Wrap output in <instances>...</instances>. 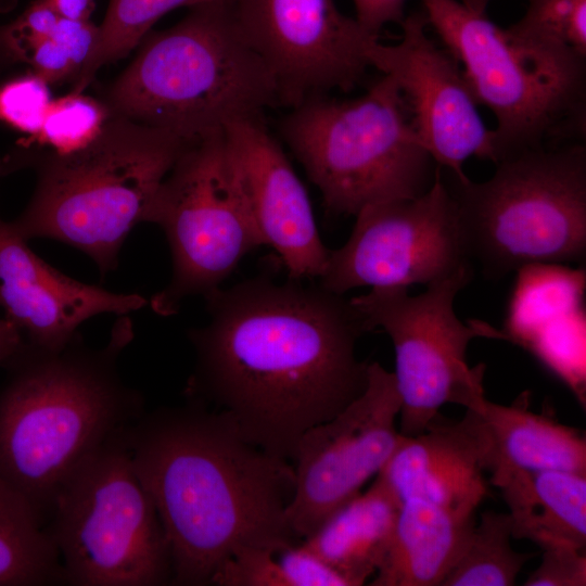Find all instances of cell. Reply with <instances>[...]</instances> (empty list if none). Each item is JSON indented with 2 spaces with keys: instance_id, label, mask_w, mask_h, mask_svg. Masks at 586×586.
Instances as JSON below:
<instances>
[{
  "instance_id": "obj_1",
  "label": "cell",
  "mask_w": 586,
  "mask_h": 586,
  "mask_svg": "<svg viewBox=\"0 0 586 586\" xmlns=\"http://www.w3.org/2000/svg\"><path fill=\"white\" fill-rule=\"evenodd\" d=\"M203 297L208 320L187 332L195 361L184 394L267 453L292 461L308 429L366 390L356 346L369 330L344 295L260 276Z\"/></svg>"
},
{
  "instance_id": "obj_2",
  "label": "cell",
  "mask_w": 586,
  "mask_h": 586,
  "mask_svg": "<svg viewBox=\"0 0 586 586\" xmlns=\"http://www.w3.org/2000/svg\"><path fill=\"white\" fill-rule=\"evenodd\" d=\"M124 436L169 544L171 585H212L242 548L277 555L302 543L286 518L292 461L247 441L224 412L188 400L143 412Z\"/></svg>"
},
{
  "instance_id": "obj_3",
  "label": "cell",
  "mask_w": 586,
  "mask_h": 586,
  "mask_svg": "<svg viewBox=\"0 0 586 586\" xmlns=\"http://www.w3.org/2000/svg\"><path fill=\"white\" fill-rule=\"evenodd\" d=\"M135 336L127 315L92 348L77 334L61 351L28 344L8 362L0 392V476L22 492L44 522L71 474L113 434L143 412L118 358Z\"/></svg>"
},
{
  "instance_id": "obj_4",
  "label": "cell",
  "mask_w": 586,
  "mask_h": 586,
  "mask_svg": "<svg viewBox=\"0 0 586 586\" xmlns=\"http://www.w3.org/2000/svg\"><path fill=\"white\" fill-rule=\"evenodd\" d=\"M143 39L104 92L109 117L193 141L280 104L275 79L244 37L229 0L191 7L177 24Z\"/></svg>"
},
{
  "instance_id": "obj_5",
  "label": "cell",
  "mask_w": 586,
  "mask_h": 586,
  "mask_svg": "<svg viewBox=\"0 0 586 586\" xmlns=\"http://www.w3.org/2000/svg\"><path fill=\"white\" fill-rule=\"evenodd\" d=\"M169 131L109 117L88 145L66 154L26 157L37 178L23 213L12 221L29 241L51 239L93 260L101 277L118 267L119 252L189 143Z\"/></svg>"
},
{
  "instance_id": "obj_6",
  "label": "cell",
  "mask_w": 586,
  "mask_h": 586,
  "mask_svg": "<svg viewBox=\"0 0 586 586\" xmlns=\"http://www.w3.org/2000/svg\"><path fill=\"white\" fill-rule=\"evenodd\" d=\"M279 130L333 216H355L368 205L419 196L440 168L421 144L400 90L386 75L354 99L328 93L306 98L290 109Z\"/></svg>"
},
{
  "instance_id": "obj_7",
  "label": "cell",
  "mask_w": 586,
  "mask_h": 586,
  "mask_svg": "<svg viewBox=\"0 0 586 586\" xmlns=\"http://www.w3.org/2000/svg\"><path fill=\"white\" fill-rule=\"evenodd\" d=\"M446 184L467 257L485 278L497 281L530 266L585 260L583 145L527 149L497 163L485 181L453 175Z\"/></svg>"
},
{
  "instance_id": "obj_8",
  "label": "cell",
  "mask_w": 586,
  "mask_h": 586,
  "mask_svg": "<svg viewBox=\"0 0 586 586\" xmlns=\"http://www.w3.org/2000/svg\"><path fill=\"white\" fill-rule=\"evenodd\" d=\"M477 104L496 118L500 161L585 129V58L501 28L459 0H420Z\"/></svg>"
},
{
  "instance_id": "obj_9",
  "label": "cell",
  "mask_w": 586,
  "mask_h": 586,
  "mask_svg": "<svg viewBox=\"0 0 586 586\" xmlns=\"http://www.w3.org/2000/svg\"><path fill=\"white\" fill-rule=\"evenodd\" d=\"M124 429L91 454L54 498L46 530L60 553L64 585L171 584L169 544L133 469Z\"/></svg>"
},
{
  "instance_id": "obj_10",
  "label": "cell",
  "mask_w": 586,
  "mask_h": 586,
  "mask_svg": "<svg viewBox=\"0 0 586 586\" xmlns=\"http://www.w3.org/2000/svg\"><path fill=\"white\" fill-rule=\"evenodd\" d=\"M145 222L164 232L171 278L149 304L163 317L206 295L264 245L225 131L190 141L161 183Z\"/></svg>"
},
{
  "instance_id": "obj_11",
  "label": "cell",
  "mask_w": 586,
  "mask_h": 586,
  "mask_svg": "<svg viewBox=\"0 0 586 586\" xmlns=\"http://www.w3.org/2000/svg\"><path fill=\"white\" fill-rule=\"evenodd\" d=\"M473 276L474 268L464 267L418 295L381 288L349 298L367 329L381 328L392 341L402 435L425 431L446 404L470 408L485 396V366L469 367L467 352L475 337L506 334L482 320L458 318L455 300Z\"/></svg>"
},
{
  "instance_id": "obj_12",
  "label": "cell",
  "mask_w": 586,
  "mask_h": 586,
  "mask_svg": "<svg viewBox=\"0 0 586 586\" xmlns=\"http://www.w3.org/2000/svg\"><path fill=\"white\" fill-rule=\"evenodd\" d=\"M347 241L330 250L318 284L344 295L360 288H405L473 267L460 235L455 201L440 167L423 194L368 205Z\"/></svg>"
},
{
  "instance_id": "obj_13",
  "label": "cell",
  "mask_w": 586,
  "mask_h": 586,
  "mask_svg": "<svg viewBox=\"0 0 586 586\" xmlns=\"http://www.w3.org/2000/svg\"><path fill=\"white\" fill-rule=\"evenodd\" d=\"M399 409L393 372L369 362L364 393L303 434L292 460L295 491L286 510L302 540L385 466L403 437L396 426Z\"/></svg>"
},
{
  "instance_id": "obj_14",
  "label": "cell",
  "mask_w": 586,
  "mask_h": 586,
  "mask_svg": "<svg viewBox=\"0 0 586 586\" xmlns=\"http://www.w3.org/2000/svg\"><path fill=\"white\" fill-rule=\"evenodd\" d=\"M235 20L275 79L280 104L348 91L370 66L373 37L335 0H229Z\"/></svg>"
},
{
  "instance_id": "obj_15",
  "label": "cell",
  "mask_w": 586,
  "mask_h": 586,
  "mask_svg": "<svg viewBox=\"0 0 586 586\" xmlns=\"http://www.w3.org/2000/svg\"><path fill=\"white\" fill-rule=\"evenodd\" d=\"M399 24L397 43L373 37L365 52L370 66L396 82L423 148L437 166L459 178L467 176L463 164L470 157L499 163L494 130L484 124L457 60L429 37L423 12Z\"/></svg>"
},
{
  "instance_id": "obj_16",
  "label": "cell",
  "mask_w": 586,
  "mask_h": 586,
  "mask_svg": "<svg viewBox=\"0 0 586 586\" xmlns=\"http://www.w3.org/2000/svg\"><path fill=\"white\" fill-rule=\"evenodd\" d=\"M225 135L264 245L278 253L290 279L319 278L330 250L281 144L262 117L237 120Z\"/></svg>"
},
{
  "instance_id": "obj_17",
  "label": "cell",
  "mask_w": 586,
  "mask_h": 586,
  "mask_svg": "<svg viewBox=\"0 0 586 586\" xmlns=\"http://www.w3.org/2000/svg\"><path fill=\"white\" fill-rule=\"evenodd\" d=\"M148 304L137 293L112 292L62 273L0 217V306L28 344L61 351L85 321L102 314L128 315Z\"/></svg>"
},
{
  "instance_id": "obj_18",
  "label": "cell",
  "mask_w": 586,
  "mask_h": 586,
  "mask_svg": "<svg viewBox=\"0 0 586 586\" xmlns=\"http://www.w3.org/2000/svg\"><path fill=\"white\" fill-rule=\"evenodd\" d=\"M484 471L479 418L467 408L458 421L438 416L422 433L403 435L377 477L399 502L419 499L474 514L489 494Z\"/></svg>"
},
{
  "instance_id": "obj_19",
  "label": "cell",
  "mask_w": 586,
  "mask_h": 586,
  "mask_svg": "<svg viewBox=\"0 0 586 586\" xmlns=\"http://www.w3.org/2000/svg\"><path fill=\"white\" fill-rule=\"evenodd\" d=\"M470 408L479 418L484 470L489 472L491 483L518 471L586 474L585 435L548 413L532 411L527 392L511 405L484 396Z\"/></svg>"
},
{
  "instance_id": "obj_20",
  "label": "cell",
  "mask_w": 586,
  "mask_h": 586,
  "mask_svg": "<svg viewBox=\"0 0 586 586\" xmlns=\"http://www.w3.org/2000/svg\"><path fill=\"white\" fill-rule=\"evenodd\" d=\"M464 514L419 499L400 502L372 586H442L474 525Z\"/></svg>"
},
{
  "instance_id": "obj_21",
  "label": "cell",
  "mask_w": 586,
  "mask_h": 586,
  "mask_svg": "<svg viewBox=\"0 0 586 586\" xmlns=\"http://www.w3.org/2000/svg\"><path fill=\"white\" fill-rule=\"evenodd\" d=\"M509 509L512 538L540 549L586 546V474L562 471H518L492 483Z\"/></svg>"
},
{
  "instance_id": "obj_22",
  "label": "cell",
  "mask_w": 586,
  "mask_h": 586,
  "mask_svg": "<svg viewBox=\"0 0 586 586\" xmlns=\"http://www.w3.org/2000/svg\"><path fill=\"white\" fill-rule=\"evenodd\" d=\"M400 502L375 476L371 486L328 517L303 544L349 586L371 579L381 566Z\"/></svg>"
},
{
  "instance_id": "obj_23",
  "label": "cell",
  "mask_w": 586,
  "mask_h": 586,
  "mask_svg": "<svg viewBox=\"0 0 586 586\" xmlns=\"http://www.w3.org/2000/svg\"><path fill=\"white\" fill-rule=\"evenodd\" d=\"M64 585L60 553L29 499L0 476V586Z\"/></svg>"
},
{
  "instance_id": "obj_24",
  "label": "cell",
  "mask_w": 586,
  "mask_h": 586,
  "mask_svg": "<svg viewBox=\"0 0 586 586\" xmlns=\"http://www.w3.org/2000/svg\"><path fill=\"white\" fill-rule=\"evenodd\" d=\"M508 512L484 511L442 586H511L534 553L512 548Z\"/></svg>"
},
{
  "instance_id": "obj_25",
  "label": "cell",
  "mask_w": 586,
  "mask_h": 586,
  "mask_svg": "<svg viewBox=\"0 0 586 586\" xmlns=\"http://www.w3.org/2000/svg\"><path fill=\"white\" fill-rule=\"evenodd\" d=\"M206 1L209 0H110L95 47L72 81L71 92H82L101 67L128 54L160 17L177 8Z\"/></svg>"
},
{
  "instance_id": "obj_26",
  "label": "cell",
  "mask_w": 586,
  "mask_h": 586,
  "mask_svg": "<svg viewBox=\"0 0 586 586\" xmlns=\"http://www.w3.org/2000/svg\"><path fill=\"white\" fill-rule=\"evenodd\" d=\"M99 26L90 20L61 16L53 33L40 40L23 63L49 84L76 78L98 39Z\"/></svg>"
},
{
  "instance_id": "obj_27",
  "label": "cell",
  "mask_w": 586,
  "mask_h": 586,
  "mask_svg": "<svg viewBox=\"0 0 586 586\" xmlns=\"http://www.w3.org/2000/svg\"><path fill=\"white\" fill-rule=\"evenodd\" d=\"M107 118L102 101L71 92L52 100L36 139L52 153H71L94 140Z\"/></svg>"
},
{
  "instance_id": "obj_28",
  "label": "cell",
  "mask_w": 586,
  "mask_h": 586,
  "mask_svg": "<svg viewBox=\"0 0 586 586\" xmlns=\"http://www.w3.org/2000/svg\"><path fill=\"white\" fill-rule=\"evenodd\" d=\"M513 34L586 56V0H528Z\"/></svg>"
},
{
  "instance_id": "obj_29",
  "label": "cell",
  "mask_w": 586,
  "mask_h": 586,
  "mask_svg": "<svg viewBox=\"0 0 586 586\" xmlns=\"http://www.w3.org/2000/svg\"><path fill=\"white\" fill-rule=\"evenodd\" d=\"M49 86L33 72L2 84L0 120L36 138L52 102Z\"/></svg>"
},
{
  "instance_id": "obj_30",
  "label": "cell",
  "mask_w": 586,
  "mask_h": 586,
  "mask_svg": "<svg viewBox=\"0 0 586 586\" xmlns=\"http://www.w3.org/2000/svg\"><path fill=\"white\" fill-rule=\"evenodd\" d=\"M218 586H289L276 553L263 548H242L227 559L213 578Z\"/></svg>"
},
{
  "instance_id": "obj_31",
  "label": "cell",
  "mask_w": 586,
  "mask_h": 586,
  "mask_svg": "<svg viewBox=\"0 0 586 586\" xmlns=\"http://www.w3.org/2000/svg\"><path fill=\"white\" fill-rule=\"evenodd\" d=\"M543 550L539 565L527 576L525 586H585L584 550L553 546Z\"/></svg>"
},
{
  "instance_id": "obj_32",
  "label": "cell",
  "mask_w": 586,
  "mask_h": 586,
  "mask_svg": "<svg viewBox=\"0 0 586 586\" xmlns=\"http://www.w3.org/2000/svg\"><path fill=\"white\" fill-rule=\"evenodd\" d=\"M289 586H349L348 582L302 543L278 552Z\"/></svg>"
},
{
  "instance_id": "obj_33",
  "label": "cell",
  "mask_w": 586,
  "mask_h": 586,
  "mask_svg": "<svg viewBox=\"0 0 586 586\" xmlns=\"http://www.w3.org/2000/svg\"><path fill=\"white\" fill-rule=\"evenodd\" d=\"M408 0H353L356 20L370 35L379 37L390 23H400Z\"/></svg>"
},
{
  "instance_id": "obj_34",
  "label": "cell",
  "mask_w": 586,
  "mask_h": 586,
  "mask_svg": "<svg viewBox=\"0 0 586 586\" xmlns=\"http://www.w3.org/2000/svg\"><path fill=\"white\" fill-rule=\"evenodd\" d=\"M25 339L8 318L0 319V364H8L24 346Z\"/></svg>"
},
{
  "instance_id": "obj_35",
  "label": "cell",
  "mask_w": 586,
  "mask_h": 586,
  "mask_svg": "<svg viewBox=\"0 0 586 586\" xmlns=\"http://www.w3.org/2000/svg\"><path fill=\"white\" fill-rule=\"evenodd\" d=\"M56 11L71 18L89 20L93 12L94 0H49Z\"/></svg>"
},
{
  "instance_id": "obj_36",
  "label": "cell",
  "mask_w": 586,
  "mask_h": 586,
  "mask_svg": "<svg viewBox=\"0 0 586 586\" xmlns=\"http://www.w3.org/2000/svg\"><path fill=\"white\" fill-rule=\"evenodd\" d=\"M462 4L472 11L486 13V9L492 0H459Z\"/></svg>"
},
{
  "instance_id": "obj_37",
  "label": "cell",
  "mask_w": 586,
  "mask_h": 586,
  "mask_svg": "<svg viewBox=\"0 0 586 586\" xmlns=\"http://www.w3.org/2000/svg\"><path fill=\"white\" fill-rule=\"evenodd\" d=\"M11 3H12V1L0 0V11L4 10L5 7L8 4H11ZM7 62H12V61L10 60V58H9L7 51H5V49H4V47H3L2 42H1V38H0V65L4 64Z\"/></svg>"
}]
</instances>
